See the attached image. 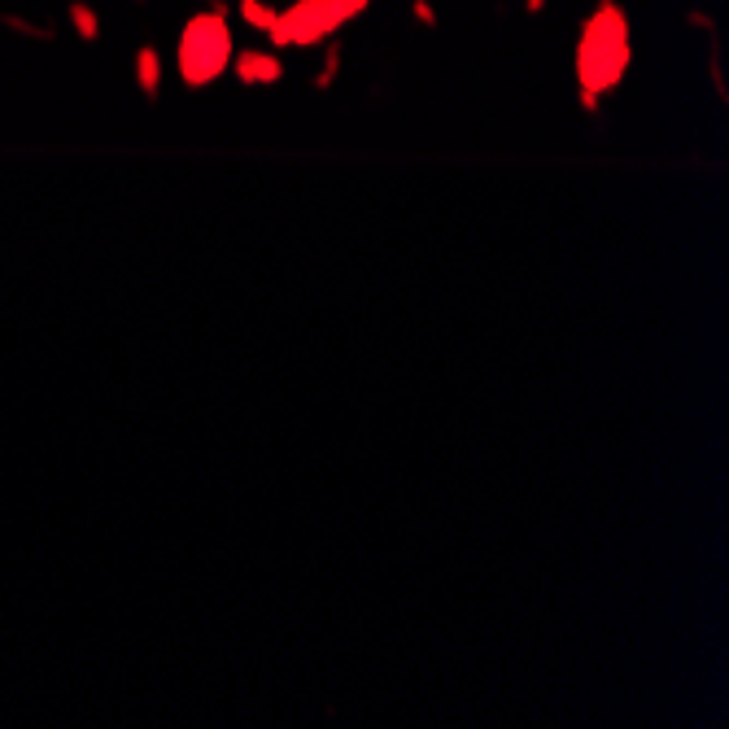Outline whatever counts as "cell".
Listing matches in <instances>:
<instances>
[{
  "instance_id": "1",
  "label": "cell",
  "mask_w": 729,
  "mask_h": 729,
  "mask_svg": "<svg viewBox=\"0 0 729 729\" xmlns=\"http://www.w3.org/2000/svg\"><path fill=\"white\" fill-rule=\"evenodd\" d=\"M633 62V44H629V22L625 14L607 0L603 9H594L585 22L581 40H577V83H581V105L585 110H599V97L612 92L625 70Z\"/></svg>"
},
{
  "instance_id": "2",
  "label": "cell",
  "mask_w": 729,
  "mask_h": 729,
  "mask_svg": "<svg viewBox=\"0 0 729 729\" xmlns=\"http://www.w3.org/2000/svg\"><path fill=\"white\" fill-rule=\"evenodd\" d=\"M179 79L188 88H210L227 75L236 57V44H232V27H227V5L223 0H210L206 14H197L193 22L179 35Z\"/></svg>"
},
{
  "instance_id": "3",
  "label": "cell",
  "mask_w": 729,
  "mask_h": 729,
  "mask_svg": "<svg viewBox=\"0 0 729 729\" xmlns=\"http://www.w3.org/2000/svg\"><path fill=\"white\" fill-rule=\"evenodd\" d=\"M372 0H297L293 9L276 14V27H271V44L276 49H315V44H328L345 22H354Z\"/></svg>"
},
{
  "instance_id": "4",
  "label": "cell",
  "mask_w": 729,
  "mask_h": 729,
  "mask_svg": "<svg viewBox=\"0 0 729 729\" xmlns=\"http://www.w3.org/2000/svg\"><path fill=\"white\" fill-rule=\"evenodd\" d=\"M232 70L245 88H271V83L284 79V62L276 53H258V49H245L232 57Z\"/></svg>"
},
{
  "instance_id": "5",
  "label": "cell",
  "mask_w": 729,
  "mask_h": 729,
  "mask_svg": "<svg viewBox=\"0 0 729 729\" xmlns=\"http://www.w3.org/2000/svg\"><path fill=\"white\" fill-rule=\"evenodd\" d=\"M162 75H166V66H162V53L158 49H140L136 53V88L145 92V101H158V92H162Z\"/></svg>"
},
{
  "instance_id": "6",
  "label": "cell",
  "mask_w": 729,
  "mask_h": 729,
  "mask_svg": "<svg viewBox=\"0 0 729 729\" xmlns=\"http://www.w3.org/2000/svg\"><path fill=\"white\" fill-rule=\"evenodd\" d=\"M66 18H70V27H75V35H79V40H83V44L101 40V18H97V9H92V5H88V0H70Z\"/></svg>"
},
{
  "instance_id": "7",
  "label": "cell",
  "mask_w": 729,
  "mask_h": 729,
  "mask_svg": "<svg viewBox=\"0 0 729 729\" xmlns=\"http://www.w3.org/2000/svg\"><path fill=\"white\" fill-rule=\"evenodd\" d=\"M236 18H241L245 27L262 31V35H267L271 27H276V9H271L267 0H241V5H236Z\"/></svg>"
},
{
  "instance_id": "8",
  "label": "cell",
  "mask_w": 729,
  "mask_h": 729,
  "mask_svg": "<svg viewBox=\"0 0 729 729\" xmlns=\"http://www.w3.org/2000/svg\"><path fill=\"white\" fill-rule=\"evenodd\" d=\"M0 27L5 31H14V35H22V40H44L49 44L53 40V27H40V22H27V18H18V14H0Z\"/></svg>"
},
{
  "instance_id": "9",
  "label": "cell",
  "mask_w": 729,
  "mask_h": 729,
  "mask_svg": "<svg viewBox=\"0 0 729 729\" xmlns=\"http://www.w3.org/2000/svg\"><path fill=\"white\" fill-rule=\"evenodd\" d=\"M324 57H328V62H324V70L315 75V88H328L332 75L341 70V49H337V44H328V53H324Z\"/></svg>"
},
{
  "instance_id": "10",
  "label": "cell",
  "mask_w": 729,
  "mask_h": 729,
  "mask_svg": "<svg viewBox=\"0 0 729 729\" xmlns=\"http://www.w3.org/2000/svg\"><path fill=\"white\" fill-rule=\"evenodd\" d=\"M415 18H420L424 27H433V18H437V14H433V5H424V0H415Z\"/></svg>"
}]
</instances>
